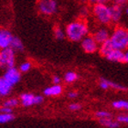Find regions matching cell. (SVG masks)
Wrapping results in <instances>:
<instances>
[{
  "label": "cell",
  "instance_id": "6da1fadb",
  "mask_svg": "<svg viewBox=\"0 0 128 128\" xmlns=\"http://www.w3.org/2000/svg\"><path fill=\"white\" fill-rule=\"evenodd\" d=\"M65 33L69 40L72 42H79L89 35V27L84 20L78 19L67 25Z\"/></svg>",
  "mask_w": 128,
  "mask_h": 128
},
{
  "label": "cell",
  "instance_id": "7a4b0ae2",
  "mask_svg": "<svg viewBox=\"0 0 128 128\" xmlns=\"http://www.w3.org/2000/svg\"><path fill=\"white\" fill-rule=\"evenodd\" d=\"M110 41L115 50H126L128 48V30L121 26L114 28L111 33Z\"/></svg>",
  "mask_w": 128,
  "mask_h": 128
},
{
  "label": "cell",
  "instance_id": "3957f363",
  "mask_svg": "<svg viewBox=\"0 0 128 128\" xmlns=\"http://www.w3.org/2000/svg\"><path fill=\"white\" fill-rule=\"evenodd\" d=\"M92 14L96 21L102 26H108L112 23L111 6L105 3H98L92 6Z\"/></svg>",
  "mask_w": 128,
  "mask_h": 128
},
{
  "label": "cell",
  "instance_id": "277c9868",
  "mask_svg": "<svg viewBox=\"0 0 128 128\" xmlns=\"http://www.w3.org/2000/svg\"><path fill=\"white\" fill-rule=\"evenodd\" d=\"M16 51L11 48L0 50V69L6 70L15 67Z\"/></svg>",
  "mask_w": 128,
  "mask_h": 128
},
{
  "label": "cell",
  "instance_id": "5b68a950",
  "mask_svg": "<svg viewBox=\"0 0 128 128\" xmlns=\"http://www.w3.org/2000/svg\"><path fill=\"white\" fill-rule=\"evenodd\" d=\"M37 8L41 15L50 16L57 13L59 6H58L57 0H38Z\"/></svg>",
  "mask_w": 128,
  "mask_h": 128
},
{
  "label": "cell",
  "instance_id": "8992f818",
  "mask_svg": "<svg viewBox=\"0 0 128 128\" xmlns=\"http://www.w3.org/2000/svg\"><path fill=\"white\" fill-rule=\"evenodd\" d=\"M19 101L22 106L24 107H30L33 105L42 104L44 102V97L40 94H33L31 92H25L22 94L19 97Z\"/></svg>",
  "mask_w": 128,
  "mask_h": 128
},
{
  "label": "cell",
  "instance_id": "52a82bcc",
  "mask_svg": "<svg viewBox=\"0 0 128 128\" xmlns=\"http://www.w3.org/2000/svg\"><path fill=\"white\" fill-rule=\"evenodd\" d=\"M3 77L5 78L6 80H8L11 85L15 86L16 84H18V83L20 82V79H21V72H20V70H19L18 68L12 67V68L5 70V72H4Z\"/></svg>",
  "mask_w": 128,
  "mask_h": 128
},
{
  "label": "cell",
  "instance_id": "ba28073f",
  "mask_svg": "<svg viewBox=\"0 0 128 128\" xmlns=\"http://www.w3.org/2000/svg\"><path fill=\"white\" fill-rule=\"evenodd\" d=\"M80 46L84 52L86 53H94L97 50H99V45L94 40L92 36H87L80 41Z\"/></svg>",
  "mask_w": 128,
  "mask_h": 128
},
{
  "label": "cell",
  "instance_id": "9c48e42d",
  "mask_svg": "<svg viewBox=\"0 0 128 128\" xmlns=\"http://www.w3.org/2000/svg\"><path fill=\"white\" fill-rule=\"evenodd\" d=\"M92 36L94 38V40H96V42L98 43L99 45H101V44H102L104 42H105V41L110 40L111 33H110L109 30H108L107 28L102 27V28H97V30L92 33Z\"/></svg>",
  "mask_w": 128,
  "mask_h": 128
},
{
  "label": "cell",
  "instance_id": "30bf717a",
  "mask_svg": "<svg viewBox=\"0 0 128 128\" xmlns=\"http://www.w3.org/2000/svg\"><path fill=\"white\" fill-rule=\"evenodd\" d=\"M14 35L6 28H0V50L10 48Z\"/></svg>",
  "mask_w": 128,
  "mask_h": 128
},
{
  "label": "cell",
  "instance_id": "8fae6325",
  "mask_svg": "<svg viewBox=\"0 0 128 128\" xmlns=\"http://www.w3.org/2000/svg\"><path fill=\"white\" fill-rule=\"evenodd\" d=\"M62 86L60 84H52L51 86H48L43 91V94L47 97H55L59 96L62 94Z\"/></svg>",
  "mask_w": 128,
  "mask_h": 128
},
{
  "label": "cell",
  "instance_id": "7c38bea8",
  "mask_svg": "<svg viewBox=\"0 0 128 128\" xmlns=\"http://www.w3.org/2000/svg\"><path fill=\"white\" fill-rule=\"evenodd\" d=\"M111 6V15H112V23H118L120 22L124 14V8L118 5L112 4Z\"/></svg>",
  "mask_w": 128,
  "mask_h": 128
},
{
  "label": "cell",
  "instance_id": "4fadbf2b",
  "mask_svg": "<svg viewBox=\"0 0 128 128\" xmlns=\"http://www.w3.org/2000/svg\"><path fill=\"white\" fill-rule=\"evenodd\" d=\"M13 86L6 80L5 78L0 77V97H6L10 94Z\"/></svg>",
  "mask_w": 128,
  "mask_h": 128
},
{
  "label": "cell",
  "instance_id": "5bb4252c",
  "mask_svg": "<svg viewBox=\"0 0 128 128\" xmlns=\"http://www.w3.org/2000/svg\"><path fill=\"white\" fill-rule=\"evenodd\" d=\"M108 60L114 62H124V51L120 50H114L110 52L106 57Z\"/></svg>",
  "mask_w": 128,
  "mask_h": 128
},
{
  "label": "cell",
  "instance_id": "9a60e30c",
  "mask_svg": "<svg viewBox=\"0 0 128 128\" xmlns=\"http://www.w3.org/2000/svg\"><path fill=\"white\" fill-rule=\"evenodd\" d=\"M99 124L106 128H118L120 127L121 124L117 120H114L112 118H105V119H99Z\"/></svg>",
  "mask_w": 128,
  "mask_h": 128
},
{
  "label": "cell",
  "instance_id": "2e32d148",
  "mask_svg": "<svg viewBox=\"0 0 128 128\" xmlns=\"http://www.w3.org/2000/svg\"><path fill=\"white\" fill-rule=\"evenodd\" d=\"M114 50V48L112 47V43H111V41H110V40H109L100 45V47H99V53L101 54L102 57L105 58V57H106L111 51Z\"/></svg>",
  "mask_w": 128,
  "mask_h": 128
},
{
  "label": "cell",
  "instance_id": "e0dca14e",
  "mask_svg": "<svg viewBox=\"0 0 128 128\" xmlns=\"http://www.w3.org/2000/svg\"><path fill=\"white\" fill-rule=\"evenodd\" d=\"M10 48L15 50L16 52H20V51L24 50V44L22 42V40L16 36H14L13 40L11 41Z\"/></svg>",
  "mask_w": 128,
  "mask_h": 128
},
{
  "label": "cell",
  "instance_id": "ac0fdd59",
  "mask_svg": "<svg viewBox=\"0 0 128 128\" xmlns=\"http://www.w3.org/2000/svg\"><path fill=\"white\" fill-rule=\"evenodd\" d=\"M112 106L116 110L128 111V101L126 100H116L112 102Z\"/></svg>",
  "mask_w": 128,
  "mask_h": 128
},
{
  "label": "cell",
  "instance_id": "d6986e66",
  "mask_svg": "<svg viewBox=\"0 0 128 128\" xmlns=\"http://www.w3.org/2000/svg\"><path fill=\"white\" fill-rule=\"evenodd\" d=\"M78 74L76 73L75 72H72V70H69V72H67L65 74H64V80H65V82L67 83H73L75 82L76 80H78Z\"/></svg>",
  "mask_w": 128,
  "mask_h": 128
},
{
  "label": "cell",
  "instance_id": "ffe728a7",
  "mask_svg": "<svg viewBox=\"0 0 128 128\" xmlns=\"http://www.w3.org/2000/svg\"><path fill=\"white\" fill-rule=\"evenodd\" d=\"M20 104V101H19V99L18 98H8L6 100L3 102V105L2 106H6V107H8V108H11V109H13V108H16V106H18V104Z\"/></svg>",
  "mask_w": 128,
  "mask_h": 128
},
{
  "label": "cell",
  "instance_id": "44dd1931",
  "mask_svg": "<svg viewBox=\"0 0 128 128\" xmlns=\"http://www.w3.org/2000/svg\"><path fill=\"white\" fill-rule=\"evenodd\" d=\"M54 37L57 40H63L66 38V33L65 30H63L60 27H55L53 30Z\"/></svg>",
  "mask_w": 128,
  "mask_h": 128
},
{
  "label": "cell",
  "instance_id": "7402d4cb",
  "mask_svg": "<svg viewBox=\"0 0 128 128\" xmlns=\"http://www.w3.org/2000/svg\"><path fill=\"white\" fill-rule=\"evenodd\" d=\"M14 120L13 114H4V112H0V124H8Z\"/></svg>",
  "mask_w": 128,
  "mask_h": 128
},
{
  "label": "cell",
  "instance_id": "603a6c76",
  "mask_svg": "<svg viewBox=\"0 0 128 128\" xmlns=\"http://www.w3.org/2000/svg\"><path fill=\"white\" fill-rule=\"evenodd\" d=\"M94 116L97 117L98 119H105V118H112V114L109 111H105V110H100L97 111L94 114Z\"/></svg>",
  "mask_w": 128,
  "mask_h": 128
},
{
  "label": "cell",
  "instance_id": "cb8c5ba5",
  "mask_svg": "<svg viewBox=\"0 0 128 128\" xmlns=\"http://www.w3.org/2000/svg\"><path fill=\"white\" fill-rule=\"evenodd\" d=\"M107 83H108L109 89H114V90H117V91H126L127 90L126 86L119 84V83H116L114 82H112V80H107Z\"/></svg>",
  "mask_w": 128,
  "mask_h": 128
},
{
  "label": "cell",
  "instance_id": "d4e9b609",
  "mask_svg": "<svg viewBox=\"0 0 128 128\" xmlns=\"http://www.w3.org/2000/svg\"><path fill=\"white\" fill-rule=\"evenodd\" d=\"M30 69H31V62H28V60L27 62H23L18 67V70H20V72H23V73L30 72Z\"/></svg>",
  "mask_w": 128,
  "mask_h": 128
},
{
  "label": "cell",
  "instance_id": "484cf974",
  "mask_svg": "<svg viewBox=\"0 0 128 128\" xmlns=\"http://www.w3.org/2000/svg\"><path fill=\"white\" fill-rule=\"evenodd\" d=\"M116 120L120 124H128V114H121L116 117Z\"/></svg>",
  "mask_w": 128,
  "mask_h": 128
},
{
  "label": "cell",
  "instance_id": "4316f807",
  "mask_svg": "<svg viewBox=\"0 0 128 128\" xmlns=\"http://www.w3.org/2000/svg\"><path fill=\"white\" fill-rule=\"evenodd\" d=\"M69 109L70 111H73V112H76V111H79V110L82 109V105L78 102H72L69 105Z\"/></svg>",
  "mask_w": 128,
  "mask_h": 128
},
{
  "label": "cell",
  "instance_id": "83f0119b",
  "mask_svg": "<svg viewBox=\"0 0 128 128\" xmlns=\"http://www.w3.org/2000/svg\"><path fill=\"white\" fill-rule=\"evenodd\" d=\"M112 1H114V4L120 6L122 8H126L128 5V0H112Z\"/></svg>",
  "mask_w": 128,
  "mask_h": 128
},
{
  "label": "cell",
  "instance_id": "f1b7e54d",
  "mask_svg": "<svg viewBox=\"0 0 128 128\" xmlns=\"http://www.w3.org/2000/svg\"><path fill=\"white\" fill-rule=\"evenodd\" d=\"M12 110L11 108L6 106H1L0 107V112H4V114H12Z\"/></svg>",
  "mask_w": 128,
  "mask_h": 128
},
{
  "label": "cell",
  "instance_id": "f546056e",
  "mask_svg": "<svg viewBox=\"0 0 128 128\" xmlns=\"http://www.w3.org/2000/svg\"><path fill=\"white\" fill-rule=\"evenodd\" d=\"M52 82H53V84H60V82H62V78L60 77V76H58V75H55V76L52 77Z\"/></svg>",
  "mask_w": 128,
  "mask_h": 128
},
{
  "label": "cell",
  "instance_id": "4dcf8cb0",
  "mask_svg": "<svg viewBox=\"0 0 128 128\" xmlns=\"http://www.w3.org/2000/svg\"><path fill=\"white\" fill-rule=\"evenodd\" d=\"M77 96H78V92L74 91L69 92V94H68V97H69L70 99H75Z\"/></svg>",
  "mask_w": 128,
  "mask_h": 128
},
{
  "label": "cell",
  "instance_id": "1f68e13d",
  "mask_svg": "<svg viewBox=\"0 0 128 128\" xmlns=\"http://www.w3.org/2000/svg\"><path fill=\"white\" fill-rule=\"evenodd\" d=\"M124 63H128V48L124 51Z\"/></svg>",
  "mask_w": 128,
  "mask_h": 128
},
{
  "label": "cell",
  "instance_id": "d6a6232c",
  "mask_svg": "<svg viewBox=\"0 0 128 128\" xmlns=\"http://www.w3.org/2000/svg\"><path fill=\"white\" fill-rule=\"evenodd\" d=\"M80 12H82V15H84V16H86V15L88 14L89 11H88V9H87L86 8H83L82 9L80 10Z\"/></svg>",
  "mask_w": 128,
  "mask_h": 128
},
{
  "label": "cell",
  "instance_id": "836d02e7",
  "mask_svg": "<svg viewBox=\"0 0 128 128\" xmlns=\"http://www.w3.org/2000/svg\"><path fill=\"white\" fill-rule=\"evenodd\" d=\"M89 2L92 4V5H95V4H98L100 3V0H89Z\"/></svg>",
  "mask_w": 128,
  "mask_h": 128
},
{
  "label": "cell",
  "instance_id": "e575fe53",
  "mask_svg": "<svg viewBox=\"0 0 128 128\" xmlns=\"http://www.w3.org/2000/svg\"><path fill=\"white\" fill-rule=\"evenodd\" d=\"M110 1H112V0H100V3H105V4H107Z\"/></svg>",
  "mask_w": 128,
  "mask_h": 128
},
{
  "label": "cell",
  "instance_id": "d590c367",
  "mask_svg": "<svg viewBox=\"0 0 128 128\" xmlns=\"http://www.w3.org/2000/svg\"><path fill=\"white\" fill-rule=\"evenodd\" d=\"M124 13H126V15H127V16H128V5L126 6V8H124Z\"/></svg>",
  "mask_w": 128,
  "mask_h": 128
}]
</instances>
